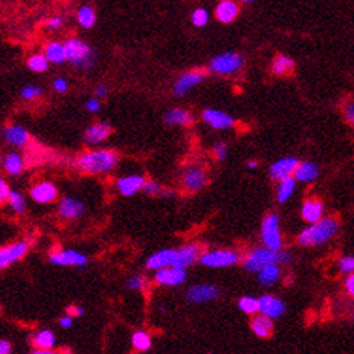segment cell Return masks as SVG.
Wrapping results in <instances>:
<instances>
[{
  "label": "cell",
  "mask_w": 354,
  "mask_h": 354,
  "mask_svg": "<svg viewBox=\"0 0 354 354\" xmlns=\"http://www.w3.org/2000/svg\"><path fill=\"white\" fill-rule=\"evenodd\" d=\"M75 165L84 173H90V175L107 173L117 165V155L113 150H107V149L90 150L77 158Z\"/></svg>",
  "instance_id": "1"
},
{
  "label": "cell",
  "mask_w": 354,
  "mask_h": 354,
  "mask_svg": "<svg viewBox=\"0 0 354 354\" xmlns=\"http://www.w3.org/2000/svg\"><path fill=\"white\" fill-rule=\"evenodd\" d=\"M338 231V222L333 217H324L315 224H309L298 236V245L302 247H313L324 245L333 239Z\"/></svg>",
  "instance_id": "2"
},
{
  "label": "cell",
  "mask_w": 354,
  "mask_h": 354,
  "mask_svg": "<svg viewBox=\"0 0 354 354\" xmlns=\"http://www.w3.org/2000/svg\"><path fill=\"white\" fill-rule=\"evenodd\" d=\"M291 262L292 256L289 252H273L266 247H256L243 259V268L247 272L257 273L268 264H288Z\"/></svg>",
  "instance_id": "3"
},
{
  "label": "cell",
  "mask_w": 354,
  "mask_h": 354,
  "mask_svg": "<svg viewBox=\"0 0 354 354\" xmlns=\"http://www.w3.org/2000/svg\"><path fill=\"white\" fill-rule=\"evenodd\" d=\"M67 52V61L77 68L90 71L96 65L97 55L90 45L80 41L78 38H70L64 42Z\"/></svg>",
  "instance_id": "4"
},
{
  "label": "cell",
  "mask_w": 354,
  "mask_h": 354,
  "mask_svg": "<svg viewBox=\"0 0 354 354\" xmlns=\"http://www.w3.org/2000/svg\"><path fill=\"white\" fill-rule=\"evenodd\" d=\"M260 237L263 241V247L273 250V252H280L283 247V240L280 234V223L279 217L276 214H268L264 217L260 229Z\"/></svg>",
  "instance_id": "5"
},
{
  "label": "cell",
  "mask_w": 354,
  "mask_h": 354,
  "mask_svg": "<svg viewBox=\"0 0 354 354\" xmlns=\"http://www.w3.org/2000/svg\"><path fill=\"white\" fill-rule=\"evenodd\" d=\"M240 260V256L234 250L229 249H218V250H210L200 256L198 262L211 269H223V268H230Z\"/></svg>",
  "instance_id": "6"
},
{
  "label": "cell",
  "mask_w": 354,
  "mask_h": 354,
  "mask_svg": "<svg viewBox=\"0 0 354 354\" xmlns=\"http://www.w3.org/2000/svg\"><path fill=\"white\" fill-rule=\"evenodd\" d=\"M210 71L218 75H231L239 73L243 67V58L236 52H224L210 61Z\"/></svg>",
  "instance_id": "7"
},
{
  "label": "cell",
  "mask_w": 354,
  "mask_h": 354,
  "mask_svg": "<svg viewBox=\"0 0 354 354\" xmlns=\"http://www.w3.org/2000/svg\"><path fill=\"white\" fill-rule=\"evenodd\" d=\"M218 297H220V289L210 283H197V285L190 286L187 291V299L191 304L213 302Z\"/></svg>",
  "instance_id": "8"
},
{
  "label": "cell",
  "mask_w": 354,
  "mask_h": 354,
  "mask_svg": "<svg viewBox=\"0 0 354 354\" xmlns=\"http://www.w3.org/2000/svg\"><path fill=\"white\" fill-rule=\"evenodd\" d=\"M178 262V249H162L149 256L146 259V268L149 271H161L165 268L176 266Z\"/></svg>",
  "instance_id": "9"
},
{
  "label": "cell",
  "mask_w": 354,
  "mask_h": 354,
  "mask_svg": "<svg viewBox=\"0 0 354 354\" xmlns=\"http://www.w3.org/2000/svg\"><path fill=\"white\" fill-rule=\"evenodd\" d=\"M285 311H286V305L280 298L271 294H264L259 298V314H262L264 317L271 320H278L285 314Z\"/></svg>",
  "instance_id": "10"
},
{
  "label": "cell",
  "mask_w": 354,
  "mask_h": 354,
  "mask_svg": "<svg viewBox=\"0 0 354 354\" xmlns=\"http://www.w3.org/2000/svg\"><path fill=\"white\" fill-rule=\"evenodd\" d=\"M206 80V73L204 71H188L182 74L175 84H173L172 94L175 97H184L190 90L197 87L198 84Z\"/></svg>",
  "instance_id": "11"
},
{
  "label": "cell",
  "mask_w": 354,
  "mask_h": 354,
  "mask_svg": "<svg viewBox=\"0 0 354 354\" xmlns=\"http://www.w3.org/2000/svg\"><path fill=\"white\" fill-rule=\"evenodd\" d=\"M299 164H301V162L298 161L297 158H282V159L276 161V162L271 166V169H269V176L272 178L273 181H283V180H286L289 176H294V173H295V171L298 169Z\"/></svg>",
  "instance_id": "12"
},
{
  "label": "cell",
  "mask_w": 354,
  "mask_h": 354,
  "mask_svg": "<svg viewBox=\"0 0 354 354\" xmlns=\"http://www.w3.org/2000/svg\"><path fill=\"white\" fill-rule=\"evenodd\" d=\"M50 262L52 264H55V266H77V268H81V266L87 264L88 257L80 253L78 250L67 249V250H61V252L51 255Z\"/></svg>",
  "instance_id": "13"
},
{
  "label": "cell",
  "mask_w": 354,
  "mask_h": 354,
  "mask_svg": "<svg viewBox=\"0 0 354 354\" xmlns=\"http://www.w3.org/2000/svg\"><path fill=\"white\" fill-rule=\"evenodd\" d=\"M187 280V269L182 268H165L155 273V282L162 286H180Z\"/></svg>",
  "instance_id": "14"
},
{
  "label": "cell",
  "mask_w": 354,
  "mask_h": 354,
  "mask_svg": "<svg viewBox=\"0 0 354 354\" xmlns=\"http://www.w3.org/2000/svg\"><path fill=\"white\" fill-rule=\"evenodd\" d=\"M28 243L26 241H16L13 245L0 249V268L5 269L13 264L17 260H20L28 253Z\"/></svg>",
  "instance_id": "15"
},
{
  "label": "cell",
  "mask_w": 354,
  "mask_h": 354,
  "mask_svg": "<svg viewBox=\"0 0 354 354\" xmlns=\"http://www.w3.org/2000/svg\"><path fill=\"white\" fill-rule=\"evenodd\" d=\"M203 120L206 122L210 127H213L214 130H226L234 126V119L230 115L215 110V108H206L203 112Z\"/></svg>",
  "instance_id": "16"
},
{
  "label": "cell",
  "mask_w": 354,
  "mask_h": 354,
  "mask_svg": "<svg viewBox=\"0 0 354 354\" xmlns=\"http://www.w3.org/2000/svg\"><path fill=\"white\" fill-rule=\"evenodd\" d=\"M84 213H85V207L77 198L64 197L59 201L58 214H59V217L65 218V220H77Z\"/></svg>",
  "instance_id": "17"
},
{
  "label": "cell",
  "mask_w": 354,
  "mask_h": 354,
  "mask_svg": "<svg viewBox=\"0 0 354 354\" xmlns=\"http://www.w3.org/2000/svg\"><path fill=\"white\" fill-rule=\"evenodd\" d=\"M58 197L57 187L48 181H42L35 184L31 190V198L38 204H50L52 201H55Z\"/></svg>",
  "instance_id": "18"
},
{
  "label": "cell",
  "mask_w": 354,
  "mask_h": 354,
  "mask_svg": "<svg viewBox=\"0 0 354 354\" xmlns=\"http://www.w3.org/2000/svg\"><path fill=\"white\" fill-rule=\"evenodd\" d=\"M207 182L206 172L201 169V168H197V166H191L188 168L185 172H184V176H182V184H184V188L190 192H197V191L203 190L204 185Z\"/></svg>",
  "instance_id": "19"
},
{
  "label": "cell",
  "mask_w": 354,
  "mask_h": 354,
  "mask_svg": "<svg viewBox=\"0 0 354 354\" xmlns=\"http://www.w3.org/2000/svg\"><path fill=\"white\" fill-rule=\"evenodd\" d=\"M145 182L146 181L142 175H126L116 181V188L124 197H132L136 192L143 190Z\"/></svg>",
  "instance_id": "20"
},
{
  "label": "cell",
  "mask_w": 354,
  "mask_h": 354,
  "mask_svg": "<svg viewBox=\"0 0 354 354\" xmlns=\"http://www.w3.org/2000/svg\"><path fill=\"white\" fill-rule=\"evenodd\" d=\"M3 139L8 142L9 145L12 146H16V148H24L29 143V132L26 130L25 127L19 126V124H10V126H6L3 129Z\"/></svg>",
  "instance_id": "21"
},
{
  "label": "cell",
  "mask_w": 354,
  "mask_h": 354,
  "mask_svg": "<svg viewBox=\"0 0 354 354\" xmlns=\"http://www.w3.org/2000/svg\"><path fill=\"white\" fill-rule=\"evenodd\" d=\"M110 133H112V126L106 122H99L87 127V130L84 133V140L90 146H97L107 139Z\"/></svg>",
  "instance_id": "22"
},
{
  "label": "cell",
  "mask_w": 354,
  "mask_h": 354,
  "mask_svg": "<svg viewBox=\"0 0 354 354\" xmlns=\"http://www.w3.org/2000/svg\"><path fill=\"white\" fill-rule=\"evenodd\" d=\"M322 214H324V204L321 201H318V200H306L302 204L301 215L306 223H309V224L318 223L324 218Z\"/></svg>",
  "instance_id": "23"
},
{
  "label": "cell",
  "mask_w": 354,
  "mask_h": 354,
  "mask_svg": "<svg viewBox=\"0 0 354 354\" xmlns=\"http://www.w3.org/2000/svg\"><path fill=\"white\" fill-rule=\"evenodd\" d=\"M239 15V5L236 0H222L215 8V17L222 24H231Z\"/></svg>",
  "instance_id": "24"
},
{
  "label": "cell",
  "mask_w": 354,
  "mask_h": 354,
  "mask_svg": "<svg viewBox=\"0 0 354 354\" xmlns=\"http://www.w3.org/2000/svg\"><path fill=\"white\" fill-rule=\"evenodd\" d=\"M164 122L169 126H188L194 122V116L188 110L175 107L165 113Z\"/></svg>",
  "instance_id": "25"
},
{
  "label": "cell",
  "mask_w": 354,
  "mask_h": 354,
  "mask_svg": "<svg viewBox=\"0 0 354 354\" xmlns=\"http://www.w3.org/2000/svg\"><path fill=\"white\" fill-rule=\"evenodd\" d=\"M200 259V249L195 245H185L178 249V262L175 268L187 269Z\"/></svg>",
  "instance_id": "26"
},
{
  "label": "cell",
  "mask_w": 354,
  "mask_h": 354,
  "mask_svg": "<svg viewBox=\"0 0 354 354\" xmlns=\"http://www.w3.org/2000/svg\"><path fill=\"white\" fill-rule=\"evenodd\" d=\"M252 331L255 333L256 337L259 338H268L272 336L273 333V320L264 317L262 314L255 315L252 320Z\"/></svg>",
  "instance_id": "27"
},
{
  "label": "cell",
  "mask_w": 354,
  "mask_h": 354,
  "mask_svg": "<svg viewBox=\"0 0 354 354\" xmlns=\"http://www.w3.org/2000/svg\"><path fill=\"white\" fill-rule=\"evenodd\" d=\"M320 176V168L314 162H301L294 173L297 182H313Z\"/></svg>",
  "instance_id": "28"
},
{
  "label": "cell",
  "mask_w": 354,
  "mask_h": 354,
  "mask_svg": "<svg viewBox=\"0 0 354 354\" xmlns=\"http://www.w3.org/2000/svg\"><path fill=\"white\" fill-rule=\"evenodd\" d=\"M256 275H257V282L260 285L272 286L280 279V266L276 263L268 264V266L262 268Z\"/></svg>",
  "instance_id": "29"
},
{
  "label": "cell",
  "mask_w": 354,
  "mask_h": 354,
  "mask_svg": "<svg viewBox=\"0 0 354 354\" xmlns=\"http://www.w3.org/2000/svg\"><path fill=\"white\" fill-rule=\"evenodd\" d=\"M45 57L52 64H62L67 61V52L64 43L61 42H50L45 47Z\"/></svg>",
  "instance_id": "30"
},
{
  "label": "cell",
  "mask_w": 354,
  "mask_h": 354,
  "mask_svg": "<svg viewBox=\"0 0 354 354\" xmlns=\"http://www.w3.org/2000/svg\"><path fill=\"white\" fill-rule=\"evenodd\" d=\"M33 346L42 350H52L57 344V337L51 329H41L35 334L32 340Z\"/></svg>",
  "instance_id": "31"
},
{
  "label": "cell",
  "mask_w": 354,
  "mask_h": 354,
  "mask_svg": "<svg viewBox=\"0 0 354 354\" xmlns=\"http://www.w3.org/2000/svg\"><path fill=\"white\" fill-rule=\"evenodd\" d=\"M295 188H297V180H295L294 176H289L286 180L280 181L279 187H278V192H276L278 203H279V204L286 203L289 198L294 195Z\"/></svg>",
  "instance_id": "32"
},
{
  "label": "cell",
  "mask_w": 354,
  "mask_h": 354,
  "mask_svg": "<svg viewBox=\"0 0 354 354\" xmlns=\"http://www.w3.org/2000/svg\"><path fill=\"white\" fill-rule=\"evenodd\" d=\"M3 166H5V171L9 173V175H19L24 169V161H22V157L16 153V152H9L8 155L3 159Z\"/></svg>",
  "instance_id": "33"
},
{
  "label": "cell",
  "mask_w": 354,
  "mask_h": 354,
  "mask_svg": "<svg viewBox=\"0 0 354 354\" xmlns=\"http://www.w3.org/2000/svg\"><path fill=\"white\" fill-rule=\"evenodd\" d=\"M294 59L286 57V55H278L273 59L272 62V73L275 75H285L289 74L294 70Z\"/></svg>",
  "instance_id": "34"
},
{
  "label": "cell",
  "mask_w": 354,
  "mask_h": 354,
  "mask_svg": "<svg viewBox=\"0 0 354 354\" xmlns=\"http://www.w3.org/2000/svg\"><path fill=\"white\" fill-rule=\"evenodd\" d=\"M77 19H78V24L84 28V29H90L96 24V12L94 9L85 5L80 8V10L77 12Z\"/></svg>",
  "instance_id": "35"
},
{
  "label": "cell",
  "mask_w": 354,
  "mask_h": 354,
  "mask_svg": "<svg viewBox=\"0 0 354 354\" xmlns=\"http://www.w3.org/2000/svg\"><path fill=\"white\" fill-rule=\"evenodd\" d=\"M132 346L139 350V351H148L149 348L152 347V340L150 336L145 329H138L135 331L132 336Z\"/></svg>",
  "instance_id": "36"
},
{
  "label": "cell",
  "mask_w": 354,
  "mask_h": 354,
  "mask_svg": "<svg viewBox=\"0 0 354 354\" xmlns=\"http://www.w3.org/2000/svg\"><path fill=\"white\" fill-rule=\"evenodd\" d=\"M237 306L243 314L247 315H253V314L259 313V298L250 297V295H245L237 301Z\"/></svg>",
  "instance_id": "37"
},
{
  "label": "cell",
  "mask_w": 354,
  "mask_h": 354,
  "mask_svg": "<svg viewBox=\"0 0 354 354\" xmlns=\"http://www.w3.org/2000/svg\"><path fill=\"white\" fill-rule=\"evenodd\" d=\"M48 58L42 54H35L32 57L28 58V68L33 73H45L48 70Z\"/></svg>",
  "instance_id": "38"
},
{
  "label": "cell",
  "mask_w": 354,
  "mask_h": 354,
  "mask_svg": "<svg viewBox=\"0 0 354 354\" xmlns=\"http://www.w3.org/2000/svg\"><path fill=\"white\" fill-rule=\"evenodd\" d=\"M8 203L9 206H10V208H12L16 214H24V213H25V198H24V195H22L19 191H12V192H10Z\"/></svg>",
  "instance_id": "39"
},
{
  "label": "cell",
  "mask_w": 354,
  "mask_h": 354,
  "mask_svg": "<svg viewBox=\"0 0 354 354\" xmlns=\"http://www.w3.org/2000/svg\"><path fill=\"white\" fill-rule=\"evenodd\" d=\"M191 22L197 28H204L208 24V12L203 8L195 9L191 15Z\"/></svg>",
  "instance_id": "40"
},
{
  "label": "cell",
  "mask_w": 354,
  "mask_h": 354,
  "mask_svg": "<svg viewBox=\"0 0 354 354\" xmlns=\"http://www.w3.org/2000/svg\"><path fill=\"white\" fill-rule=\"evenodd\" d=\"M142 191H143L146 195H150V197H162V195H164L165 188L159 182L152 181V180H150V181L145 182L143 190Z\"/></svg>",
  "instance_id": "41"
},
{
  "label": "cell",
  "mask_w": 354,
  "mask_h": 354,
  "mask_svg": "<svg viewBox=\"0 0 354 354\" xmlns=\"http://www.w3.org/2000/svg\"><path fill=\"white\" fill-rule=\"evenodd\" d=\"M42 96V88L41 87H36V85H26L20 91V97L24 100H35L39 99Z\"/></svg>",
  "instance_id": "42"
},
{
  "label": "cell",
  "mask_w": 354,
  "mask_h": 354,
  "mask_svg": "<svg viewBox=\"0 0 354 354\" xmlns=\"http://www.w3.org/2000/svg\"><path fill=\"white\" fill-rule=\"evenodd\" d=\"M126 288L130 289V291H143L146 288V279L140 275L132 276L126 280Z\"/></svg>",
  "instance_id": "43"
},
{
  "label": "cell",
  "mask_w": 354,
  "mask_h": 354,
  "mask_svg": "<svg viewBox=\"0 0 354 354\" xmlns=\"http://www.w3.org/2000/svg\"><path fill=\"white\" fill-rule=\"evenodd\" d=\"M338 268H340L341 273H344V275L354 273V256H343L338 260Z\"/></svg>",
  "instance_id": "44"
},
{
  "label": "cell",
  "mask_w": 354,
  "mask_h": 354,
  "mask_svg": "<svg viewBox=\"0 0 354 354\" xmlns=\"http://www.w3.org/2000/svg\"><path fill=\"white\" fill-rule=\"evenodd\" d=\"M229 153V148L224 142H217L214 145V155L218 161H224Z\"/></svg>",
  "instance_id": "45"
},
{
  "label": "cell",
  "mask_w": 354,
  "mask_h": 354,
  "mask_svg": "<svg viewBox=\"0 0 354 354\" xmlns=\"http://www.w3.org/2000/svg\"><path fill=\"white\" fill-rule=\"evenodd\" d=\"M10 188H9V184L5 180H0V201L5 203L8 201L9 195H10Z\"/></svg>",
  "instance_id": "46"
},
{
  "label": "cell",
  "mask_w": 354,
  "mask_h": 354,
  "mask_svg": "<svg viewBox=\"0 0 354 354\" xmlns=\"http://www.w3.org/2000/svg\"><path fill=\"white\" fill-rule=\"evenodd\" d=\"M344 116H346L347 122L354 126V100L348 101L344 106Z\"/></svg>",
  "instance_id": "47"
},
{
  "label": "cell",
  "mask_w": 354,
  "mask_h": 354,
  "mask_svg": "<svg viewBox=\"0 0 354 354\" xmlns=\"http://www.w3.org/2000/svg\"><path fill=\"white\" fill-rule=\"evenodd\" d=\"M54 90L57 91V93H65L67 90H68V81H67L65 78H57V80H54Z\"/></svg>",
  "instance_id": "48"
},
{
  "label": "cell",
  "mask_w": 354,
  "mask_h": 354,
  "mask_svg": "<svg viewBox=\"0 0 354 354\" xmlns=\"http://www.w3.org/2000/svg\"><path fill=\"white\" fill-rule=\"evenodd\" d=\"M62 25H64V20H62L59 16L51 17L50 20L47 22V28L51 29V31H58V29H59Z\"/></svg>",
  "instance_id": "49"
},
{
  "label": "cell",
  "mask_w": 354,
  "mask_h": 354,
  "mask_svg": "<svg viewBox=\"0 0 354 354\" xmlns=\"http://www.w3.org/2000/svg\"><path fill=\"white\" fill-rule=\"evenodd\" d=\"M85 108H87L88 112H91V113H96V112H99L100 110L99 99H97V97H94V99L87 100V103H85Z\"/></svg>",
  "instance_id": "50"
},
{
  "label": "cell",
  "mask_w": 354,
  "mask_h": 354,
  "mask_svg": "<svg viewBox=\"0 0 354 354\" xmlns=\"http://www.w3.org/2000/svg\"><path fill=\"white\" fill-rule=\"evenodd\" d=\"M67 315H70V317H73V318H78V317H82L84 315V309H82L81 306H77V305H73V306H70L68 309H67Z\"/></svg>",
  "instance_id": "51"
},
{
  "label": "cell",
  "mask_w": 354,
  "mask_h": 354,
  "mask_svg": "<svg viewBox=\"0 0 354 354\" xmlns=\"http://www.w3.org/2000/svg\"><path fill=\"white\" fill-rule=\"evenodd\" d=\"M73 322H74V318L70 317V315H65V317H61L59 318V327L64 329H68L73 327Z\"/></svg>",
  "instance_id": "52"
},
{
  "label": "cell",
  "mask_w": 354,
  "mask_h": 354,
  "mask_svg": "<svg viewBox=\"0 0 354 354\" xmlns=\"http://www.w3.org/2000/svg\"><path fill=\"white\" fill-rule=\"evenodd\" d=\"M346 291L351 297H354V273L348 275V278L346 279Z\"/></svg>",
  "instance_id": "53"
},
{
  "label": "cell",
  "mask_w": 354,
  "mask_h": 354,
  "mask_svg": "<svg viewBox=\"0 0 354 354\" xmlns=\"http://www.w3.org/2000/svg\"><path fill=\"white\" fill-rule=\"evenodd\" d=\"M0 354H12V344L6 340L0 341Z\"/></svg>",
  "instance_id": "54"
},
{
  "label": "cell",
  "mask_w": 354,
  "mask_h": 354,
  "mask_svg": "<svg viewBox=\"0 0 354 354\" xmlns=\"http://www.w3.org/2000/svg\"><path fill=\"white\" fill-rule=\"evenodd\" d=\"M108 88L104 85V84H100V85H97L96 87V96H97V99H100V97H104L106 94H107Z\"/></svg>",
  "instance_id": "55"
},
{
  "label": "cell",
  "mask_w": 354,
  "mask_h": 354,
  "mask_svg": "<svg viewBox=\"0 0 354 354\" xmlns=\"http://www.w3.org/2000/svg\"><path fill=\"white\" fill-rule=\"evenodd\" d=\"M31 354H58V353L52 351V350H42V348H36V350Z\"/></svg>",
  "instance_id": "56"
},
{
  "label": "cell",
  "mask_w": 354,
  "mask_h": 354,
  "mask_svg": "<svg viewBox=\"0 0 354 354\" xmlns=\"http://www.w3.org/2000/svg\"><path fill=\"white\" fill-rule=\"evenodd\" d=\"M247 168H249V169H255V168H257V162H256L255 159L249 161V162H247Z\"/></svg>",
  "instance_id": "57"
},
{
  "label": "cell",
  "mask_w": 354,
  "mask_h": 354,
  "mask_svg": "<svg viewBox=\"0 0 354 354\" xmlns=\"http://www.w3.org/2000/svg\"><path fill=\"white\" fill-rule=\"evenodd\" d=\"M236 2H241V3H253L255 0H236Z\"/></svg>",
  "instance_id": "58"
},
{
  "label": "cell",
  "mask_w": 354,
  "mask_h": 354,
  "mask_svg": "<svg viewBox=\"0 0 354 354\" xmlns=\"http://www.w3.org/2000/svg\"><path fill=\"white\" fill-rule=\"evenodd\" d=\"M353 318H354V313H353Z\"/></svg>",
  "instance_id": "59"
}]
</instances>
